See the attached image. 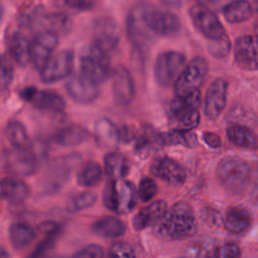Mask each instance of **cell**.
Instances as JSON below:
<instances>
[{
	"mask_svg": "<svg viewBox=\"0 0 258 258\" xmlns=\"http://www.w3.org/2000/svg\"><path fill=\"white\" fill-rule=\"evenodd\" d=\"M56 45L57 36L55 33L49 31L38 32L29 43V60L34 68L40 71L52 56Z\"/></svg>",
	"mask_w": 258,
	"mask_h": 258,
	"instance_id": "obj_12",
	"label": "cell"
},
{
	"mask_svg": "<svg viewBox=\"0 0 258 258\" xmlns=\"http://www.w3.org/2000/svg\"><path fill=\"white\" fill-rule=\"evenodd\" d=\"M255 31H256V33H257V35H258V22H257L256 25H255Z\"/></svg>",
	"mask_w": 258,
	"mask_h": 258,
	"instance_id": "obj_53",
	"label": "cell"
},
{
	"mask_svg": "<svg viewBox=\"0 0 258 258\" xmlns=\"http://www.w3.org/2000/svg\"><path fill=\"white\" fill-rule=\"evenodd\" d=\"M144 7H138L131 11L127 18V33L130 40L137 47H142L147 39L150 31L145 24L143 18Z\"/></svg>",
	"mask_w": 258,
	"mask_h": 258,
	"instance_id": "obj_23",
	"label": "cell"
},
{
	"mask_svg": "<svg viewBox=\"0 0 258 258\" xmlns=\"http://www.w3.org/2000/svg\"><path fill=\"white\" fill-rule=\"evenodd\" d=\"M30 23L43 28V31L52 33H67L73 26L72 19L62 12L34 13L30 17Z\"/></svg>",
	"mask_w": 258,
	"mask_h": 258,
	"instance_id": "obj_20",
	"label": "cell"
},
{
	"mask_svg": "<svg viewBox=\"0 0 258 258\" xmlns=\"http://www.w3.org/2000/svg\"><path fill=\"white\" fill-rule=\"evenodd\" d=\"M237 64L246 71H258V35H242L234 46Z\"/></svg>",
	"mask_w": 258,
	"mask_h": 258,
	"instance_id": "obj_14",
	"label": "cell"
},
{
	"mask_svg": "<svg viewBox=\"0 0 258 258\" xmlns=\"http://www.w3.org/2000/svg\"><path fill=\"white\" fill-rule=\"evenodd\" d=\"M97 199V195L91 190L82 191L71 200L69 204V209L75 212L89 209L96 204Z\"/></svg>",
	"mask_w": 258,
	"mask_h": 258,
	"instance_id": "obj_36",
	"label": "cell"
},
{
	"mask_svg": "<svg viewBox=\"0 0 258 258\" xmlns=\"http://www.w3.org/2000/svg\"><path fill=\"white\" fill-rule=\"evenodd\" d=\"M19 95L35 108L45 112L59 113L66 108L63 98L53 91H39L34 87H26L20 91Z\"/></svg>",
	"mask_w": 258,
	"mask_h": 258,
	"instance_id": "obj_11",
	"label": "cell"
},
{
	"mask_svg": "<svg viewBox=\"0 0 258 258\" xmlns=\"http://www.w3.org/2000/svg\"><path fill=\"white\" fill-rule=\"evenodd\" d=\"M227 81L219 78L215 80L206 93L204 111L209 119H217L223 112L227 103Z\"/></svg>",
	"mask_w": 258,
	"mask_h": 258,
	"instance_id": "obj_17",
	"label": "cell"
},
{
	"mask_svg": "<svg viewBox=\"0 0 258 258\" xmlns=\"http://www.w3.org/2000/svg\"><path fill=\"white\" fill-rule=\"evenodd\" d=\"M203 139L206 142V144L212 148H217V147L221 146V138L216 133L206 131L203 134Z\"/></svg>",
	"mask_w": 258,
	"mask_h": 258,
	"instance_id": "obj_46",
	"label": "cell"
},
{
	"mask_svg": "<svg viewBox=\"0 0 258 258\" xmlns=\"http://www.w3.org/2000/svg\"><path fill=\"white\" fill-rule=\"evenodd\" d=\"M158 236L167 240H182L197 231V220L189 204L178 202L171 206L154 225Z\"/></svg>",
	"mask_w": 258,
	"mask_h": 258,
	"instance_id": "obj_1",
	"label": "cell"
},
{
	"mask_svg": "<svg viewBox=\"0 0 258 258\" xmlns=\"http://www.w3.org/2000/svg\"><path fill=\"white\" fill-rule=\"evenodd\" d=\"M143 18L148 29L158 35L170 36L179 31L180 21L172 12L155 8H144Z\"/></svg>",
	"mask_w": 258,
	"mask_h": 258,
	"instance_id": "obj_9",
	"label": "cell"
},
{
	"mask_svg": "<svg viewBox=\"0 0 258 258\" xmlns=\"http://www.w3.org/2000/svg\"><path fill=\"white\" fill-rule=\"evenodd\" d=\"M80 69L81 75L96 85L104 83L110 74L108 53L95 44L85 48L81 54Z\"/></svg>",
	"mask_w": 258,
	"mask_h": 258,
	"instance_id": "obj_5",
	"label": "cell"
},
{
	"mask_svg": "<svg viewBox=\"0 0 258 258\" xmlns=\"http://www.w3.org/2000/svg\"><path fill=\"white\" fill-rule=\"evenodd\" d=\"M104 164L105 172L111 180L123 179L129 169L127 158L119 152L108 153L105 156Z\"/></svg>",
	"mask_w": 258,
	"mask_h": 258,
	"instance_id": "obj_28",
	"label": "cell"
},
{
	"mask_svg": "<svg viewBox=\"0 0 258 258\" xmlns=\"http://www.w3.org/2000/svg\"><path fill=\"white\" fill-rule=\"evenodd\" d=\"M35 230L28 224L16 222L10 226L9 238L12 246L16 250L26 248L35 238Z\"/></svg>",
	"mask_w": 258,
	"mask_h": 258,
	"instance_id": "obj_29",
	"label": "cell"
},
{
	"mask_svg": "<svg viewBox=\"0 0 258 258\" xmlns=\"http://www.w3.org/2000/svg\"><path fill=\"white\" fill-rule=\"evenodd\" d=\"M151 173L170 185H180L186 179L184 168L174 159L167 156L156 157L150 165Z\"/></svg>",
	"mask_w": 258,
	"mask_h": 258,
	"instance_id": "obj_15",
	"label": "cell"
},
{
	"mask_svg": "<svg viewBox=\"0 0 258 258\" xmlns=\"http://www.w3.org/2000/svg\"><path fill=\"white\" fill-rule=\"evenodd\" d=\"M13 69L7 58L0 54V91L5 90L12 78H13Z\"/></svg>",
	"mask_w": 258,
	"mask_h": 258,
	"instance_id": "obj_41",
	"label": "cell"
},
{
	"mask_svg": "<svg viewBox=\"0 0 258 258\" xmlns=\"http://www.w3.org/2000/svg\"><path fill=\"white\" fill-rule=\"evenodd\" d=\"M159 141L162 144L166 145H183L187 147H194L197 145V136L196 134L190 133L189 131H177L172 130L170 132L161 134L159 136Z\"/></svg>",
	"mask_w": 258,
	"mask_h": 258,
	"instance_id": "obj_35",
	"label": "cell"
},
{
	"mask_svg": "<svg viewBox=\"0 0 258 258\" xmlns=\"http://www.w3.org/2000/svg\"><path fill=\"white\" fill-rule=\"evenodd\" d=\"M70 258H104V250L100 245L90 244L77 251Z\"/></svg>",
	"mask_w": 258,
	"mask_h": 258,
	"instance_id": "obj_42",
	"label": "cell"
},
{
	"mask_svg": "<svg viewBox=\"0 0 258 258\" xmlns=\"http://www.w3.org/2000/svg\"><path fill=\"white\" fill-rule=\"evenodd\" d=\"M43 258H63V257H60V256H48V257H46V256H44Z\"/></svg>",
	"mask_w": 258,
	"mask_h": 258,
	"instance_id": "obj_52",
	"label": "cell"
},
{
	"mask_svg": "<svg viewBox=\"0 0 258 258\" xmlns=\"http://www.w3.org/2000/svg\"><path fill=\"white\" fill-rule=\"evenodd\" d=\"M103 176V169L98 162L91 161L86 163L78 173L77 181L83 187H92L97 185Z\"/></svg>",
	"mask_w": 258,
	"mask_h": 258,
	"instance_id": "obj_31",
	"label": "cell"
},
{
	"mask_svg": "<svg viewBox=\"0 0 258 258\" xmlns=\"http://www.w3.org/2000/svg\"><path fill=\"white\" fill-rule=\"evenodd\" d=\"M138 197L142 202H149L157 194L156 182L150 177H143L139 182Z\"/></svg>",
	"mask_w": 258,
	"mask_h": 258,
	"instance_id": "obj_40",
	"label": "cell"
},
{
	"mask_svg": "<svg viewBox=\"0 0 258 258\" xmlns=\"http://www.w3.org/2000/svg\"><path fill=\"white\" fill-rule=\"evenodd\" d=\"M8 257H9L8 251L5 248L0 246V258H8Z\"/></svg>",
	"mask_w": 258,
	"mask_h": 258,
	"instance_id": "obj_49",
	"label": "cell"
},
{
	"mask_svg": "<svg viewBox=\"0 0 258 258\" xmlns=\"http://www.w3.org/2000/svg\"><path fill=\"white\" fill-rule=\"evenodd\" d=\"M167 211L164 201H155L142 208L133 218L132 225L136 231L144 230L149 226H154Z\"/></svg>",
	"mask_w": 258,
	"mask_h": 258,
	"instance_id": "obj_22",
	"label": "cell"
},
{
	"mask_svg": "<svg viewBox=\"0 0 258 258\" xmlns=\"http://www.w3.org/2000/svg\"><path fill=\"white\" fill-rule=\"evenodd\" d=\"M74 69V53L69 49L53 54L40 70V79L44 83H55L69 77Z\"/></svg>",
	"mask_w": 258,
	"mask_h": 258,
	"instance_id": "obj_10",
	"label": "cell"
},
{
	"mask_svg": "<svg viewBox=\"0 0 258 258\" xmlns=\"http://www.w3.org/2000/svg\"><path fill=\"white\" fill-rule=\"evenodd\" d=\"M64 3L76 10H90L94 6L93 0H64Z\"/></svg>",
	"mask_w": 258,
	"mask_h": 258,
	"instance_id": "obj_45",
	"label": "cell"
},
{
	"mask_svg": "<svg viewBox=\"0 0 258 258\" xmlns=\"http://www.w3.org/2000/svg\"><path fill=\"white\" fill-rule=\"evenodd\" d=\"M95 132L99 141L105 145H113L119 140V132L116 126L107 118H102L95 125Z\"/></svg>",
	"mask_w": 258,
	"mask_h": 258,
	"instance_id": "obj_34",
	"label": "cell"
},
{
	"mask_svg": "<svg viewBox=\"0 0 258 258\" xmlns=\"http://www.w3.org/2000/svg\"><path fill=\"white\" fill-rule=\"evenodd\" d=\"M92 231L102 238H118L125 234L126 226L124 223L113 216H106L97 220L93 226Z\"/></svg>",
	"mask_w": 258,
	"mask_h": 258,
	"instance_id": "obj_25",
	"label": "cell"
},
{
	"mask_svg": "<svg viewBox=\"0 0 258 258\" xmlns=\"http://www.w3.org/2000/svg\"><path fill=\"white\" fill-rule=\"evenodd\" d=\"M138 191L129 180H111L106 183L103 191L104 206L117 214H126L136 206Z\"/></svg>",
	"mask_w": 258,
	"mask_h": 258,
	"instance_id": "obj_4",
	"label": "cell"
},
{
	"mask_svg": "<svg viewBox=\"0 0 258 258\" xmlns=\"http://www.w3.org/2000/svg\"><path fill=\"white\" fill-rule=\"evenodd\" d=\"M5 136L12 147L22 148L29 146V139L26 129L19 121H10L5 127Z\"/></svg>",
	"mask_w": 258,
	"mask_h": 258,
	"instance_id": "obj_33",
	"label": "cell"
},
{
	"mask_svg": "<svg viewBox=\"0 0 258 258\" xmlns=\"http://www.w3.org/2000/svg\"><path fill=\"white\" fill-rule=\"evenodd\" d=\"M87 137V131L79 125H68L57 130L53 136V143L63 147L78 146L85 141Z\"/></svg>",
	"mask_w": 258,
	"mask_h": 258,
	"instance_id": "obj_26",
	"label": "cell"
},
{
	"mask_svg": "<svg viewBox=\"0 0 258 258\" xmlns=\"http://www.w3.org/2000/svg\"><path fill=\"white\" fill-rule=\"evenodd\" d=\"M29 43L30 40H28L27 37L21 32H15L11 36V54L17 63L21 66H25L29 61Z\"/></svg>",
	"mask_w": 258,
	"mask_h": 258,
	"instance_id": "obj_32",
	"label": "cell"
},
{
	"mask_svg": "<svg viewBox=\"0 0 258 258\" xmlns=\"http://www.w3.org/2000/svg\"><path fill=\"white\" fill-rule=\"evenodd\" d=\"M241 249L235 243H226L214 248L205 258H240Z\"/></svg>",
	"mask_w": 258,
	"mask_h": 258,
	"instance_id": "obj_37",
	"label": "cell"
},
{
	"mask_svg": "<svg viewBox=\"0 0 258 258\" xmlns=\"http://www.w3.org/2000/svg\"><path fill=\"white\" fill-rule=\"evenodd\" d=\"M254 3H255V5L257 7V10H258V0H254Z\"/></svg>",
	"mask_w": 258,
	"mask_h": 258,
	"instance_id": "obj_54",
	"label": "cell"
},
{
	"mask_svg": "<svg viewBox=\"0 0 258 258\" xmlns=\"http://www.w3.org/2000/svg\"><path fill=\"white\" fill-rule=\"evenodd\" d=\"M2 16H3V6H2V4L0 3V20L2 19Z\"/></svg>",
	"mask_w": 258,
	"mask_h": 258,
	"instance_id": "obj_51",
	"label": "cell"
},
{
	"mask_svg": "<svg viewBox=\"0 0 258 258\" xmlns=\"http://www.w3.org/2000/svg\"><path fill=\"white\" fill-rule=\"evenodd\" d=\"M200 91H194L185 96H176L170 103L169 116L172 130L190 131L200 123L199 107Z\"/></svg>",
	"mask_w": 258,
	"mask_h": 258,
	"instance_id": "obj_3",
	"label": "cell"
},
{
	"mask_svg": "<svg viewBox=\"0 0 258 258\" xmlns=\"http://www.w3.org/2000/svg\"><path fill=\"white\" fill-rule=\"evenodd\" d=\"M188 14L194 26L209 40L219 39L227 35L218 16L204 4L192 5Z\"/></svg>",
	"mask_w": 258,
	"mask_h": 258,
	"instance_id": "obj_7",
	"label": "cell"
},
{
	"mask_svg": "<svg viewBox=\"0 0 258 258\" xmlns=\"http://www.w3.org/2000/svg\"><path fill=\"white\" fill-rule=\"evenodd\" d=\"M52 245H53V236H49L44 240H42L27 258H43L46 252L52 247Z\"/></svg>",
	"mask_w": 258,
	"mask_h": 258,
	"instance_id": "obj_44",
	"label": "cell"
},
{
	"mask_svg": "<svg viewBox=\"0 0 258 258\" xmlns=\"http://www.w3.org/2000/svg\"><path fill=\"white\" fill-rule=\"evenodd\" d=\"M222 13L230 23H241L248 20L252 15V7L246 0H235L226 4Z\"/></svg>",
	"mask_w": 258,
	"mask_h": 258,
	"instance_id": "obj_30",
	"label": "cell"
},
{
	"mask_svg": "<svg viewBox=\"0 0 258 258\" xmlns=\"http://www.w3.org/2000/svg\"><path fill=\"white\" fill-rule=\"evenodd\" d=\"M199 2V4H206L208 2H210L211 0H197Z\"/></svg>",
	"mask_w": 258,
	"mask_h": 258,
	"instance_id": "obj_50",
	"label": "cell"
},
{
	"mask_svg": "<svg viewBox=\"0 0 258 258\" xmlns=\"http://www.w3.org/2000/svg\"><path fill=\"white\" fill-rule=\"evenodd\" d=\"M207 247L208 244L205 241H192L184 251V258H202L207 251Z\"/></svg>",
	"mask_w": 258,
	"mask_h": 258,
	"instance_id": "obj_43",
	"label": "cell"
},
{
	"mask_svg": "<svg viewBox=\"0 0 258 258\" xmlns=\"http://www.w3.org/2000/svg\"><path fill=\"white\" fill-rule=\"evenodd\" d=\"M94 43L107 53L114 50L119 41L117 24L110 17H101L95 20L93 26Z\"/></svg>",
	"mask_w": 258,
	"mask_h": 258,
	"instance_id": "obj_16",
	"label": "cell"
},
{
	"mask_svg": "<svg viewBox=\"0 0 258 258\" xmlns=\"http://www.w3.org/2000/svg\"><path fill=\"white\" fill-rule=\"evenodd\" d=\"M251 225V216L249 212L242 207H233L228 210L224 226L226 230L233 234L245 232Z\"/></svg>",
	"mask_w": 258,
	"mask_h": 258,
	"instance_id": "obj_27",
	"label": "cell"
},
{
	"mask_svg": "<svg viewBox=\"0 0 258 258\" xmlns=\"http://www.w3.org/2000/svg\"><path fill=\"white\" fill-rule=\"evenodd\" d=\"M230 49H231V42L228 35H225L219 39L209 40L208 51L212 56L216 58H222L226 56L229 53Z\"/></svg>",
	"mask_w": 258,
	"mask_h": 258,
	"instance_id": "obj_38",
	"label": "cell"
},
{
	"mask_svg": "<svg viewBox=\"0 0 258 258\" xmlns=\"http://www.w3.org/2000/svg\"><path fill=\"white\" fill-rule=\"evenodd\" d=\"M108 258H136L133 247L127 242L114 243L108 252Z\"/></svg>",
	"mask_w": 258,
	"mask_h": 258,
	"instance_id": "obj_39",
	"label": "cell"
},
{
	"mask_svg": "<svg viewBox=\"0 0 258 258\" xmlns=\"http://www.w3.org/2000/svg\"><path fill=\"white\" fill-rule=\"evenodd\" d=\"M95 83L91 82L83 75L72 77L66 84V89L70 97L81 104H91L99 96V89Z\"/></svg>",
	"mask_w": 258,
	"mask_h": 258,
	"instance_id": "obj_19",
	"label": "cell"
},
{
	"mask_svg": "<svg viewBox=\"0 0 258 258\" xmlns=\"http://www.w3.org/2000/svg\"><path fill=\"white\" fill-rule=\"evenodd\" d=\"M209 72L208 61L201 56L192 58L184 66L174 82V93L176 96H185L199 90Z\"/></svg>",
	"mask_w": 258,
	"mask_h": 258,
	"instance_id": "obj_6",
	"label": "cell"
},
{
	"mask_svg": "<svg viewBox=\"0 0 258 258\" xmlns=\"http://www.w3.org/2000/svg\"><path fill=\"white\" fill-rule=\"evenodd\" d=\"M57 230H58L57 226H56L54 223H51V222L43 223V224H41V226H40V231H41L42 233L49 234V236H53V235L57 232Z\"/></svg>",
	"mask_w": 258,
	"mask_h": 258,
	"instance_id": "obj_47",
	"label": "cell"
},
{
	"mask_svg": "<svg viewBox=\"0 0 258 258\" xmlns=\"http://www.w3.org/2000/svg\"><path fill=\"white\" fill-rule=\"evenodd\" d=\"M227 136L231 143L247 149L258 148V136L249 127L241 124H232L227 128Z\"/></svg>",
	"mask_w": 258,
	"mask_h": 258,
	"instance_id": "obj_24",
	"label": "cell"
},
{
	"mask_svg": "<svg viewBox=\"0 0 258 258\" xmlns=\"http://www.w3.org/2000/svg\"><path fill=\"white\" fill-rule=\"evenodd\" d=\"M29 196L28 185L15 177L0 179V199L12 205L22 204Z\"/></svg>",
	"mask_w": 258,
	"mask_h": 258,
	"instance_id": "obj_21",
	"label": "cell"
},
{
	"mask_svg": "<svg viewBox=\"0 0 258 258\" xmlns=\"http://www.w3.org/2000/svg\"><path fill=\"white\" fill-rule=\"evenodd\" d=\"M162 3L166 4V5H169V6H175L179 3L180 0H160Z\"/></svg>",
	"mask_w": 258,
	"mask_h": 258,
	"instance_id": "obj_48",
	"label": "cell"
},
{
	"mask_svg": "<svg viewBox=\"0 0 258 258\" xmlns=\"http://www.w3.org/2000/svg\"><path fill=\"white\" fill-rule=\"evenodd\" d=\"M184 63L185 56L178 51L167 50L160 53L154 64V76L156 81L162 86L169 85L172 81L176 80L183 70L185 66Z\"/></svg>",
	"mask_w": 258,
	"mask_h": 258,
	"instance_id": "obj_8",
	"label": "cell"
},
{
	"mask_svg": "<svg viewBox=\"0 0 258 258\" xmlns=\"http://www.w3.org/2000/svg\"><path fill=\"white\" fill-rule=\"evenodd\" d=\"M112 91L117 104L125 106L132 102L135 87L130 72L123 66L116 67L112 74Z\"/></svg>",
	"mask_w": 258,
	"mask_h": 258,
	"instance_id": "obj_18",
	"label": "cell"
},
{
	"mask_svg": "<svg viewBox=\"0 0 258 258\" xmlns=\"http://www.w3.org/2000/svg\"><path fill=\"white\" fill-rule=\"evenodd\" d=\"M5 165L12 173L22 176L32 175L37 168V157L30 147H12L5 154Z\"/></svg>",
	"mask_w": 258,
	"mask_h": 258,
	"instance_id": "obj_13",
	"label": "cell"
},
{
	"mask_svg": "<svg viewBox=\"0 0 258 258\" xmlns=\"http://www.w3.org/2000/svg\"><path fill=\"white\" fill-rule=\"evenodd\" d=\"M217 175L226 189L241 195L250 184V164L239 156H225L217 165Z\"/></svg>",
	"mask_w": 258,
	"mask_h": 258,
	"instance_id": "obj_2",
	"label": "cell"
}]
</instances>
